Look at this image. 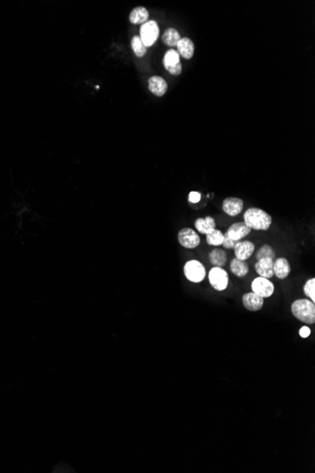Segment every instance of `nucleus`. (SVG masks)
Instances as JSON below:
<instances>
[{
	"instance_id": "1",
	"label": "nucleus",
	"mask_w": 315,
	"mask_h": 473,
	"mask_svg": "<svg viewBox=\"0 0 315 473\" xmlns=\"http://www.w3.org/2000/svg\"><path fill=\"white\" fill-rule=\"evenodd\" d=\"M244 222L256 231H267L272 225V217L260 208H249L244 214Z\"/></svg>"
},
{
	"instance_id": "2",
	"label": "nucleus",
	"mask_w": 315,
	"mask_h": 473,
	"mask_svg": "<svg viewBox=\"0 0 315 473\" xmlns=\"http://www.w3.org/2000/svg\"><path fill=\"white\" fill-rule=\"evenodd\" d=\"M292 316L306 324L315 323V303L308 299H299L291 303Z\"/></svg>"
},
{
	"instance_id": "3",
	"label": "nucleus",
	"mask_w": 315,
	"mask_h": 473,
	"mask_svg": "<svg viewBox=\"0 0 315 473\" xmlns=\"http://www.w3.org/2000/svg\"><path fill=\"white\" fill-rule=\"evenodd\" d=\"M183 272L186 279L193 283H200L207 276L204 264L197 260H189L186 262L183 267Z\"/></svg>"
},
{
	"instance_id": "4",
	"label": "nucleus",
	"mask_w": 315,
	"mask_h": 473,
	"mask_svg": "<svg viewBox=\"0 0 315 473\" xmlns=\"http://www.w3.org/2000/svg\"><path fill=\"white\" fill-rule=\"evenodd\" d=\"M208 278L211 287L218 292H223L229 287V274L223 267L213 266L208 274Z\"/></svg>"
},
{
	"instance_id": "5",
	"label": "nucleus",
	"mask_w": 315,
	"mask_h": 473,
	"mask_svg": "<svg viewBox=\"0 0 315 473\" xmlns=\"http://www.w3.org/2000/svg\"><path fill=\"white\" fill-rule=\"evenodd\" d=\"M159 35H160V28L156 21L149 20L141 26L140 38L145 47H152L156 43V41L159 38Z\"/></svg>"
},
{
	"instance_id": "6",
	"label": "nucleus",
	"mask_w": 315,
	"mask_h": 473,
	"mask_svg": "<svg viewBox=\"0 0 315 473\" xmlns=\"http://www.w3.org/2000/svg\"><path fill=\"white\" fill-rule=\"evenodd\" d=\"M251 289L253 293L256 295L260 296L262 299H268L274 295L275 293V285L270 280L263 277H257L253 279L251 282Z\"/></svg>"
},
{
	"instance_id": "7",
	"label": "nucleus",
	"mask_w": 315,
	"mask_h": 473,
	"mask_svg": "<svg viewBox=\"0 0 315 473\" xmlns=\"http://www.w3.org/2000/svg\"><path fill=\"white\" fill-rule=\"evenodd\" d=\"M164 64L166 69L174 76H179L182 74V64L181 62V56L177 50L173 48L169 49L164 58Z\"/></svg>"
},
{
	"instance_id": "8",
	"label": "nucleus",
	"mask_w": 315,
	"mask_h": 473,
	"mask_svg": "<svg viewBox=\"0 0 315 473\" xmlns=\"http://www.w3.org/2000/svg\"><path fill=\"white\" fill-rule=\"evenodd\" d=\"M178 240L183 248L193 249L199 246L200 237L198 233L191 228H183L178 233Z\"/></svg>"
},
{
	"instance_id": "9",
	"label": "nucleus",
	"mask_w": 315,
	"mask_h": 473,
	"mask_svg": "<svg viewBox=\"0 0 315 473\" xmlns=\"http://www.w3.org/2000/svg\"><path fill=\"white\" fill-rule=\"evenodd\" d=\"M222 208L225 214L230 217H237L244 209V202L242 199L230 197L224 200Z\"/></svg>"
},
{
	"instance_id": "10",
	"label": "nucleus",
	"mask_w": 315,
	"mask_h": 473,
	"mask_svg": "<svg viewBox=\"0 0 315 473\" xmlns=\"http://www.w3.org/2000/svg\"><path fill=\"white\" fill-rule=\"evenodd\" d=\"M233 249H234L235 258L242 261H245L252 256L255 251V245L251 241H238Z\"/></svg>"
},
{
	"instance_id": "11",
	"label": "nucleus",
	"mask_w": 315,
	"mask_h": 473,
	"mask_svg": "<svg viewBox=\"0 0 315 473\" xmlns=\"http://www.w3.org/2000/svg\"><path fill=\"white\" fill-rule=\"evenodd\" d=\"M274 261L271 258H263L255 264V271L260 277L271 279L274 277Z\"/></svg>"
},
{
	"instance_id": "12",
	"label": "nucleus",
	"mask_w": 315,
	"mask_h": 473,
	"mask_svg": "<svg viewBox=\"0 0 315 473\" xmlns=\"http://www.w3.org/2000/svg\"><path fill=\"white\" fill-rule=\"evenodd\" d=\"M251 231L252 229H250L244 222H236L229 227L226 233L231 240L238 242L247 236L251 233Z\"/></svg>"
},
{
	"instance_id": "13",
	"label": "nucleus",
	"mask_w": 315,
	"mask_h": 473,
	"mask_svg": "<svg viewBox=\"0 0 315 473\" xmlns=\"http://www.w3.org/2000/svg\"><path fill=\"white\" fill-rule=\"evenodd\" d=\"M242 302L244 304V308L250 312H258L261 310L264 305V299L260 296L256 295L253 292L245 293L242 297Z\"/></svg>"
},
{
	"instance_id": "14",
	"label": "nucleus",
	"mask_w": 315,
	"mask_h": 473,
	"mask_svg": "<svg viewBox=\"0 0 315 473\" xmlns=\"http://www.w3.org/2000/svg\"><path fill=\"white\" fill-rule=\"evenodd\" d=\"M291 273V264L286 258H277L274 261V276L278 279H285Z\"/></svg>"
},
{
	"instance_id": "15",
	"label": "nucleus",
	"mask_w": 315,
	"mask_h": 473,
	"mask_svg": "<svg viewBox=\"0 0 315 473\" xmlns=\"http://www.w3.org/2000/svg\"><path fill=\"white\" fill-rule=\"evenodd\" d=\"M167 82L162 77L154 76L148 79V89L151 93L157 97L165 96L167 92Z\"/></svg>"
},
{
	"instance_id": "16",
	"label": "nucleus",
	"mask_w": 315,
	"mask_h": 473,
	"mask_svg": "<svg viewBox=\"0 0 315 473\" xmlns=\"http://www.w3.org/2000/svg\"><path fill=\"white\" fill-rule=\"evenodd\" d=\"M195 227L198 233L209 234L216 229V222L213 217H200L195 221Z\"/></svg>"
},
{
	"instance_id": "17",
	"label": "nucleus",
	"mask_w": 315,
	"mask_h": 473,
	"mask_svg": "<svg viewBox=\"0 0 315 473\" xmlns=\"http://www.w3.org/2000/svg\"><path fill=\"white\" fill-rule=\"evenodd\" d=\"M177 47H178L179 54H180V56L183 57L184 59L189 60L194 56L195 45H194L193 41L190 38H187V37L182 38L180 40V42L178 43Z\"/></svg>"
},
{
	"instance_id": "18",
	"label": "nucleus",
	"mask_w": 315,
	"mask_h": 473,
	"mask_svg": "<svg viewBox=\"0 0 315 473\" xmlns=\"http://www.w3.org/2000/svg\"><path fill=\"white\" fill-rule=\"evenodd\" d=\"M209 260L213 266L223 267L228 262V254L224 249L214 248L209 253Z\"/></svg>"
},
{
	"instance_id": "19",
	"label": "nucleus",
	"mask_w": 315,
	"mask_h": 473,
	"mask_svg": "<svg viewBox=\"0 0 315 473\" xmlns=\"http://www.w3.org/2000/svg\"><path fill=\"white\" fill-rule=\"evenodd\" d=\"M229 267L232 274L235 275L238 278H244L249 272V266L246 264V262L239 260L237 258H233L231 260Z\"/></svg>"
},
{
	"instance_id": "20",
	"label": "nucleus",
	"mask_w": 315,
	"mask_h": 473,
	"mask_svg": "<svg viewBox=\"0 0 315 473\" xmlns=\"http://www.w3.org/2000/svg\"><path fill=\"white\" fill-rule=\"evenodd\" d=\"M148 18L149 13L147 9L144 7H136L131 11L129 15V21L134 25L146 23L148 21Z\"/></svg>"
},
{
	"instance_id": "21",
	"label": "nucleus",
	"mask_w": 315,
	"mask_h": 473,
	"mask_svg": "<svg viewBox=\"0 0 315 473\" xmlns=\"http://www.w3.org/2000/svg\"><path fill=\"white\" fill-rule=\"evenodd\" d=\"M162 39H163V42L166 44V46L175 47L178 46V43L180 42V40L182 39V37H181L180 32L177 31L176 29L169 28L165 31Z\"/></svg>"
},
{
	"instance_id": "22",
	"label": "nucleus",
	"mask_w": 315,
	"mask_h": 473,
	"mask_svg": "<svg viewBox=\"0 0 315 473\" xmlns=\"http://www.w3.org/2000/svg\"><path fill=\"white\" fill-rule=\"evenodd\" d=\"M206 241L210 246L220 247L224 241V233L219 230H214L213 233L206 234Z\"/></svg>"
},
{
	"instance_id": "23",
	"label": "nucleus",
	"mask_w": 315,
	"mask_h": 473,
	"mask_svg": "<svg viewBox=\"0 0 315 473\" xmlns=\"http://www.w3.org/2000/svg\"><path fill=\"white\" fill-rule=\"evenodd\" d=\"M131 47H132V50H133L135 55L139 58H142L144 55L146 54L147 49H146V47L143 45L140 36H134L133 38L131 39Z\"/></svg>"
},
{
	"instance_id": "24",
	"label": "nucleus",
	"mask_w": 315,
	"mask_h": 473,
	"mask_svg": "<svg viewBox=\"0 0 315 473\" xmlns=\"http://www.w3.org/2000/svg\"><path fill=\"white\" fill-rule=\"evenodd\" d=\"M263 258H271L273 260H276V252H275L274 248H272L269 244L262 245L256 253V259L257 260L263 259Z\"/></svg>"
},
{
	"instance_id": "25",
	"label": "nucleus",
	"mask_w": 315,
	"mask_h": 473,
	"mask_svg": "<svg viewBox=\"0 0 315 473\" xmlns=\"http://www.w3.org/2000/svg\"><path fill=\"white\" fill-rule=\"evenodd\" d=\"M303 292L304 294L307 296L308 300H310L312 303H315V279H307L306 283L303 287Z\"/></svg>"
},
{
	"instance_id": "26",
	"label": "nucleus",
	"mask_w": 315,
	"mask_h": 473,
	"mask_svg": "<svg viewBox=\"0 0 315 473\" xmlns=\"http://www.w3.org/2000/svg\"><path fill=\"white\" fill-rule=\"evenodd\" d=\"M236 244V241L231 240L229 236H228L227 233H224V241H223V244H222V246H223L224 248H229V249H233Z\"/></svg>"
},
{
	"instance_id": "27",
	"label": "nucleus",
	"mask_w": 315,
	"mask_h": 473,
	"mask_svg": "<svg viewBox=\"0 0 315 473\" xmlns=\"http://www.w3.org/2000/svg\"><path fill=\"white\" fill-rule=\"evenodd\" d=\"M201 200V194L199 192H197V191H192L190 192L189 197H188V201H189L191 203H198L200 202Z\"/></svg>"
},
{
	"instance_id": "28",
	"label": "nucleus",
	"mask_w": 315,
	"mask_h": 473,
	"mask_svg": "<svg viewBox=\"0 0 315 473\" xmlns=\"http://www.w3.org/2000/svg\"><path fill=\"white\" fill-rule=\"evenodd\" d=\"M310 333H311V331H310V329H309L308 327H307V326L302 327L299 330L300 336H301L302 338H307V337L310 335Z\"/></svg>"
}]
</instances>
